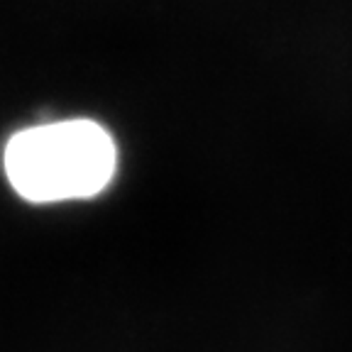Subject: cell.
<instances>
[{"label": "cell", "instance_id": "cell-1", "mask_svg": "<svg viewBox=\"0 0 352 352\" xmlns=\"http://www.w3.org/2000/svg\"><path fill=\"white\" fill-rule=\"evenodd\" d=\"M0 171L8 188L30 206L88 204L116 184L120 144L98 118H44L8 135Z\"/></svg>", "mask_w": 352, "mask_h": 352}]
</instances>
